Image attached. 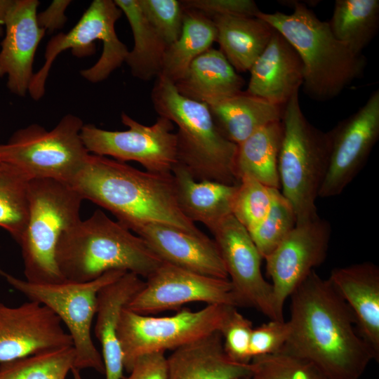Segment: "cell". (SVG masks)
I'll use <instances>...</instances> for the list:
<instances>
[{
  "mask_svg": "<svg viewBox=\"0 0 379 379\" xmlns=\"http://www.w3.org/2000/svg\"><path fill=\"white\" fill-rule=\"evenodd\" d=\"M249 72L246 91L280 106L298 92L302 84L301 59L291 44L275 29Z\"/></svg>",
  "mask_w": 379,
  "mask_h": 379,
  "instance_id": "obj_20",
  "label": "cell"
},
{
  "mask_svg": "<svg viewBox=\"0 0 379 379\" xmlns=\"http://www.w3.org/2000/svg\"><path fill=\"white\" fill-rule=\"evenodd\" d=\"M0 173H1V168H0Z\"/></svg>",
  "mask_w": 379,
  "mask_h": 379,
  "instance_id": "obj_46",
  "label": "cell"
},
{
  "mask_svg": "<svg viewBox=\"0 0 379 379\" xmlns=\"http://www.w3.org/2000/svg\"><path fill=\"white\" fill-rule=\"evenodd\" d=\"M155 111L178 127V162L197 180L237 185V145L217 128L208 106L181 95L175 85L159 76L151 93Z\"/></svg>",
  "mask_w": 379,
  "mask_h": 379,
  "instance_id": "obj_5",
  "label": "cell"
},
{
  "mask_svg": "<svg viewBox=\"0 0 379 379\" xmlns=\"http://www.w3.org/2000/svg\"><path fill=\"white\" fill-rule=\"evenodd\" d=\"M68 184L84 200L107 209L131 231L157 222L204 234L180 211L172 173L145 172L124 162L89 153Z\"/></svg>",
  "mask_w": 379,
  "mask_h": 379,
  "instance_id": "obj_2",
  "label": "cell"
},
{
  "mask_svg": "<svg viewBox=\"0 0 379 379\" xmlns=\"http://www.w3.org/2000/svg\"><path fill=\"white\" fill-rule=\"evenodd\" d=\"M70 3L69 0L53 1L45 11L37 13L39 27L49 33L62 27L67 21L65 11Z\"/></svg>",
  "mask_w": 379,
  "mask_h": 379,
  "instance_id": "obj_42",
  "label": "cell"
},
{
  "mask_svg": "<svg viewBox=\"0 0 379 379\" xmlns=\"http://www.w3.org/2000/svg\"><path fill=\"white\" fill-rule=\"evenodd\" d=\"M295 225L296 217L292 205L280 190L273 188L268 213L248 233L262 258L265 259Z\"/></svg>",
  "mask_w": 379,
  "mask_h": 379,
  "instance_id": "obj_34",
  "label": "cell"
},
{
  "mask_svg": "<svg viewBox=\"0 0 379 379\" xmlns=\"http://www.w3.org/2000/svg\"><path fill=\"white\" fill-rule=\"evenodd\" d=\"M331 235L330 223L320 217L297 225L265 258L272 280L274 307L284 321V305L293 292L326 258Z\"/></svg>",
  "mask_w": 379,
  "mask_h": 379,
  "instance_id": "obj_14",
  "label": "cell"
},
{
  "mask_svg": "<svg viewBox=\"0 0 379 379\" xmlns=\"http://www.w3.org/2000/svg\"><path fill=\"white\" fill-rule=\"evenodd\" d=\"M242 379H251V377H247V378H242Z\"/></svg>",
  "mask_w": 379,
  "mask_h": 379,
  "instance_id": "obj_45",
  "label": "cell"
},
{
  "mask_svg": "<svg viewBox=\"0 0 379 379\" xmlns=\"http://www.w3.org/2000/svg\"><path fill=\"white\" fill-rule=\"evenodd\" d=\"M0 168V227L18 244L29 218V181L1 165Z\"/></svg>",
  "mask_w": 379,
  "mask_h": 379,
  "instance_id": "obj_33",
  "label": "cell"
},
{
  "mask_svg": "<svg viewBox=\"0 0 379 379\" xmlns=\"http://www.w3.org/2000/svg\"><path fill=\"white\" fill-rule=\"evenodd\" d=\"M272 190L248 175L240 177L232 202V215L248 232L259 224L268 213L272 201Z\"/></svg>",
  "mask_w": 379,
  "mask_h": 379,
  "instance_id": "obj_36",
  "label": "cell"
},
{
  "mask_svg": "<svg viewBox=\"0 0 379 379\" xmlns=\"http://www.w3.org/2000/svg\"><path fill=\"white\" fill-rule=\"evenodd\" d=\"M332 285L352 311L359 334L379 357V268L371 262L332 270Z\"/></svg>",
  "mask_w": 379,
  "mask_h": 379,
  "instance_id": "obj_21",
  "label": "cell"
},
{
  "mask_svg": "<svg viewBox=\"0 0 379 379\" xmlns=\"http://www.w3.org/2000/svg\"><path fill=\"white\" fill-rule=\"evenodd\" d=\"M62 323L49 307L36 301L15 307L0 302V363L73 346Z\"/></svg>",
  "mask_w": 379,
  "mask_h": 379,
  "instance_id": "obj_17",
  "label": "cell"
},
{
  "mask_svg": "<svg viewBox=\"0 0 379 379\" xmlns=\"http://www.w3.org/2000/svg\"><path fill=\"white\" fill-rule=\"evenodd\" d=\"M55 262L65 281L76 283L114 270L147 279L163 262L142 238L99 209L62 233Z\"/></svg>",
  "mask_w": 379,
  "mask_h": 379,
  "instance_id": "obj_3",
  "label": "cell"
},
{
  "mask_svg": "<svg viewBox=\"0 0 379 379\" xmlns=\"http://www.w3.org/2000/svg\"><path fill=\"white\" fill-rule=\"evenodd\" d=\"M281 121L257 130L237 145L236 173L248 175L263 185L280 190L278 159L283 138Z\"/></svg>",
  "mask_w": 379,
  "mask_h": 379,
  "instance_id": "obj_28",
  "label": "cell"
},
{
  "mask_svg": "<svg viewBox=\"0 0 379 379\" xmlns=\"http://www.w3.org/2000/svg\"><path fill=\"white\" fill-rule=\"evenodd\" d=\"M164 262L200 274L228 279L214 240L173 225L152 222L133 230Z\"/></svg>",
  "mask_w": 379,
  "mask_h": 379,
  "instance_id": "obj_19",
  "label": "cell"
},
{
  "mask_svg": "<svg viewBox=\"0 0 379 379\" xmlns=\"http://www.w3.org/2000/svg\"><path fill=\"white\" fill-rule=\"evenodd\" d=\"M131 26L134 46L125 62L134 77L148 81L161 72L167 44L148 22L138 0H114Z\"/></svg>",
  "mask_w": 379,
  "mask_h": 379,
  "instance_id": "obj_29",
  "label": "cell"
},
{
  "mask_svg": "<svg viewBox=\"0 0 379 379\" xmlns=\"http://www.w3.org/2000/svg\"><path fill=\"white\" fill-rule=\"evenodd\" d=\"M220 132L238 145L260 128L281 121L284 106L241 91L207 105Z\"/></svg>",
  "mask_w": 379,
  "mask_h": 379,
  "instance_id": "obj_26",
  "label": "cell"
},
{
  "mask_svg": "<svg viewBox=\"0 0 379 379\" xmlns=\"http://www.w3.org/2000/svg\"><path fill=\"white\" fill-rule=\"evenodd\" d=\"M289 298L286 350L312 362L328 379H359L372 360L378 361L328 279L313 270Z\"/></svg>",
  "mask_w": 379,
  "mask_h": 379,
  "instance_id": "obj_1",
  "label": "cell"
},
{
  "mask_svg": "<svg viewBox=\"0 0 379 379\" xmlns=\"http://www.w3.org/2000/svg\"><path fill=\"white\" fill-rule=\"evenodd\" d=\"M140 277L126 272L102 288L97 295L94 332L102 347L105 379H121L123 354L117 335L121 310L144 287Z\"/></svg>",
  "mask_w": 379,
  "mask_h": 379,
  "instance_id": "obj_22",
  "label": "cell"
},
{
  "mask_svg": "<svg viewBox=\"0 0 379 379\" xmlns=\"http://www.w3.org/2000/svg\"><path fill=\"white\" fill-rule=\"evenodd\" d=\"M126 272L110 270L93 281L82 283L39 284L18 279L0 268V275L13 288L29 300L49 307L67 326L76 354L74 368H93L101 374H105L102 357L93 342L91 333L96 312L97 295L102 288Z\"/></svg>",
  "mask_w": 379,
  "mask_h": 379,
  "instance_id": "obj_9",
  "label": "cell"
},
{
  "mask_svg": "<svg viewBox=\"0 0 379 379\" xmlns=\"http://www.w3.org/2000/svg\"><path fill=\"white\" fill-rule=\"evenodd\" d=\"M121 122L126 131H107L93 124H84L81 138L89 153L110 156L118 161L140 163L147 171L171 173L178 162L174 124L159 117L151 126L142 124L122 112Z\"/></svg>",
  "mask_w": 379,
  "mask_h": 379,
  "instance_id": "obj_12",
  "label": "cell"
},
{
  "mask_svg": "<svg viewBox=\"0 0 379 379\" xmlns=\"http://www.w3.org/2000/svg\"><path fill=\"white\" fill-rule=\"evenodd\" d=\"M183 8L201 12L211 18L218 15L256 17L260 11L252 0H184Z\"/></svg>",
  "mask_w": 379,
  "mask_h": 379,
  "instance_id": "obj_40",
  "label": "cell"
},
{
  "mask_svg": "<svg viewBox=\"0 0 379 379\" xmlns=\"http://www.w3.org/2000/svg\"><path fill=\"white\" fill-rule=\"evenodd\" d=\"M253 328L252 321L234 307L220 331L224 350L232 360L243 364L251 361L250 340Z\"/></svg>",
  "mask_w": 379,
  "mask_h": 379,
  "instance_id": "obj_38",
  "label": "cell"
},
{
  "mask_svg": "<svg viewBox=\"0 0 379 379\" xmlns=\"http://www.w3.org/2000/svg\"><path fill=\"white\" fill-rule=\"evenodd\" d=\"M75 359L73 346L47 350L0 363V379H66Z\"/></svg>",
  "mask_w": 379,
  "mask_h": 379,
  "instance_id": "obj_32",
  "label": "cell"
},
{
  "mask_svg": "<svg viewBox=\"0 0 379 379\" xmlns=\"http://www.w3.org/2000/svg\"><path fill=\"white\" fill-rule=\"evenodd\" d=\"M216 40L213 20L201 12L184 8L180 35L168 46L159 76L175 84L185 75L192 61L211 48Z\"/></svg>",
  "mask_w": 379,
  "mask_h": 379,
  "instance_id": "obj_30",
  "label": "cell"
},
{
  "mask_svg": "<svg viewBox=\"0 0 379 379\" xmlns=\"http://www.w3.org/2000/svg\"><path fill=\"white\" fill-rule=\"evenodd\" d=\"M251 363V379H328L312 362L284 347L276 353L255 357Z\"/></svg>",
  "mask_w": 379,
  "mask_h": 379,
  "instance_id": "obj_35",
  "label": "cell"
},
{
  "mask_svg": "<svg viewBox=\"0 0 379 379\" xmlns=\"http://www.w3.org/2000/svg\"><path fill=\"white\" fill-rule=\"evenodd\" d=\"M71 372L73 375V379H82L81 374H80V370L73 367L71 369Z\"/></svg>",
  "mask_w": 379,
  "mask_h": 379,
  "instance_id": "obj_44",
  "label": "cell"
},
{
  "mask_svg": "<svg viewBox=\"0 0 379 379\" xmlns=\"http://www.w3.org/2000/svg\"><path fill=\"white\" fill-rule=\"evenodd\" d=\"M82 120L64 116L51 131L31 124L0 145V165L28 181L53 179L69 183L89 154L81 138Z\"/></svg>",
  "mask_w": 379,
  "mask_h": 379,
  "instance_id": "obj_8",
  "label": "cell"
},
{
  "mask_svg": "<svg viewBox=\"0 0 379 379\" xmlns=\"http://www.w3.org/2000/svg\"><path fill=\"white\" fill-rule=\"evenodd\" d=\"M211 232L244 307H253L270 320L281 321L275 312L272 284L261 272L262 258L247 230L230 215Z\"/></svg>",
  "mask_w": 379,
  "mask_h": 379,
  "instance_id": "obj_16",
  "label": "cell"
},
{
  "mask_svg": "<svg viewBox=\"0 0 379 379\" xmlns=\"http://www.w3.org/2000/svg\"><path fill=\"white\" fill-rule=\"evenodd\" d=\"M289 332V324L285 320H270L253 328L250 340L251 359L281 350L288 339Z\"/></svg>",
  "mask_w": 379,
  "mask_h": 379,
  "instance_id": "obj_39",
  "label": "cell"
},
{
  "mask_svg": "<svg viewBox=\"0 0 379 379\" xmlns=\"http://www.w3.org/2000/svg\"><path fill=\"white\" fill-rule=\"evenodd\" d=\"M194 302L244 307L229 279L200 274L163 262L125 307L149 315L178 310Z\"/></svg>",
  "mask_w": 379,
  "mask_h": 379,
  "instance_id": "obj_13",
  "label": "cell"
},
{
  "mask_svg": "<svg viewBox=\"0 0 379 379\" xmlns=\"http://www.w3.org/2000/svg\"><path fill=\"white\" fill-rule=\"evenodd\" d=\"M127 377L121 379H167L168 367L165 352H157L138 357Z\"/></svg>",
  "mask_w": 379,
  "mask_h": 379,
  "instance_id": "obj_41",
  "label": "cell"
},
{
  "mask_svg": "<svg viewBox=\"0 0 379 379\" xmlns=\"http://www.w3.org/2000/svg\"><path fill=\"white\" fill-rule=\"evenodd\" d=\"M211 19L219 50L237 72L249 71L268 44L274 28L257 17L218 15Z\"/></svg>",
  "mask_w": 379,
  "mask_h": 379,
  "instance_id": "obj_27",
  "label": "cell"
},
{
  "mask_svg": "<svg viewBox=\"0 0 379 379\" xmlns=\"http://www.w3.org/2000/svg\"><path fill=\"white\" fill-rule=\"evenodd\" d=\"M13 2L14 0H0V36L3 33L6 18Z\"/></svg>",
  "mask_w": 379,
  "mask_h": 379,
  "instance_id": "obj_43",
  "label": "cell"
},
{
  "mask_svg": "<svg viewBox=\"0 0 379 379\" xmlns=\"http://www.w3.org/2000/svg\"><path fill=\"white\" fill-rule=\"evenodd\" d=\"M244 84L222 53L211 48L192 61L174 85L181 95L208 105L242 91Z\"/></svg>",
  "mask_w": 379,
  "mask_h": 379,
  "instance_id": "obj_25",
  "label": "cell"
},
{
  "mask_svg": "<svg viewBox=\"0 0 379 379\" xmlns=\"http://www.w3.org/2000/svg\"><path fill=\"white\" fill-rule=\"evenodd\" d=\"M279 32L298 53L303 67L302 88L317 101L337 97L364 74L366 59L357 55L332 34L304 3H293L291 13H263L256 16Z\"/></svg>",
  "mask_w": 379,
  "mask_h": 379,
  "instance_id": "obj_4",
  "label": "cell"
},
{
  "mask_svg": "<svg viewBox=\"0 0 379 379\" xmlns=\"http://www.w3.org/2000/svg\"><path fill=\"white\" fill-rule=\"evenodd\" d=\"M178 205L192 222H200L210 231L232 215L237 185L212 180H197L189 171L177 162L171 171Z\"/></svg>",
  "mask_w": 379,
  "mask_h": 379,
  "instance_id": "obj_24",
  "label": "cell"
},
{
  "mask_svg": "<svg viewBox=\"0 0 379 379\" xmlns=\"http://www.w3.org/2000/svg\"><path fill=\"white\" fill-rule=\"evenodd\" d=\"M144 15L168 46L180 36L184 8L177 0H138Z\"/></svg>",
  "mask_w": 379,
  "mask_h": 379,
  "instance_id": "obj_37",
  "label": "cell"
},
{
  "mask_svg": "<svg viewBox=\"0 0 379 379\" xmlns=\"http://www.w3.org/2000/svg\"><path fill=\"white\" fill-rule=\"evenodd\" d=\"M166 357L167 379H242L251 377V363L232 360L220 331L178 347Z\"/></svg>",
  "mask_w": 379,
  "mask_h": 379,
  "instance_id": "obj_23",
  "label": "cell"
},
{
  "mask_svg": "<svg viewBox=\"0 0 379 379\" xmlns=\"http://www.w3.org/2000/svg\"><path fill=\"white\" fill-rule=\"evenodd\" d=\"M37 0H14L5 21L1 43L0 77L13 94L24 97L33 77L37 47L46 32L37 22Z\"/></svg>",
  "mask_w": 379,
  "mask_h": 379,
  "instance_id": "obj_18",
  "label": "cell"
},
{
  "mask_svg": "<svg viewBox=\"0 0 379 379\" xmlns=\"http://www.w3.org/2000/svg\"><path fill=\"white\" fill-rule=\"evenodd\" d=\"M333 36L357 55L370 44L379 27L378 0H336L327 21Z\"/></svg>",
  "mask_w": 379,
  "mask_h": 379,
  "instance_id": "obj_31",
  "label": "cell"
},
{
  "mask_svg": "<svg viewBox=\"0 0 379 379\" xmlns=\"http://www.w3.org/2000/svg\"><path fill=\"white\" fill-rule=\"evenodd\" d=\"M327 171L318 197L339 195L365 165L379 138V91L331 131Z\"/></svg>",
  "mask_w": 379,
  "mask_h": 379,
  "instance_id": "obj_15",
  "label": "cell"
},
{
  "mask_svg": "<svg viewBox=\"0 0 379 379\" xmlns=\"http://www.w3.org/2000/svg\"><path fill=\"white\" fill-rule=\"evenodd\" d=\"M234 307L207 305L197 311L184 307L166 317L141 314L124 307L117 329L124 368L129 373L135 361L142 355L174 350L220 331Z\"/></svg>",
  "mask_w": 379,
  "mask_h": 379,
  "instance_id": "obj_10",
  "label": "cell"
},
{
  "mask_svg": "<svg viewBox=\"0 0 379 379\" xmlns=\"http://www.w3.org/2000/svg\"><path fill=\"white\" fill-rule=\"evenodd\" d=\"M121 14L114 1L94 0L71 30L52 37L46 47L44 63L31 80L28 93L32 98L38 100L44 96L53 62L67 49H72L74 55L82 57L95 53V41L102 42L99 60L91 67L80 72L81 77L90 82H100L119 67L129 51L115 31V23Z\"/></svg>",
  "mask_w": 379,
  "mask_h": 379,
  "instance_id": "obj_11",
  "label": "cell"
},
{
  "mask_svg": "<svg viewBox=\"0 0 379 379\" xmlns=\"http://www.w3.org/2000/svg\"><path fill=\"white\" fill-rule=\"evenodd\" d=\"M299 91L284 105V132L278 159L281 194L292 205L296 225L319 218L315 201L325 178L330 157L331 136L305 117Z\"/></svg>",
  "mask_w": 379,
  "mask_h": 379,
  "instance_id": "obj_6",
  "label": "cell"
},
{
  "mask_svg": "<svg viewBox=\"0 0 379 379\" xmlns=\"http://www.w3.org/2000/svg\"><path fill=\"white\" fill-rule=\"evenodd\" d=\"M29 212L21 248L26 281L39 284L65 282L55 262L63 232L80 219L82 197L68 183L35 179L28 184Z\"/></svg>",
  "mask_w": 379,
  "mask_h": 379,
  "instance_id": "obj_7",
  "label": "cell"
}]
</instances>
